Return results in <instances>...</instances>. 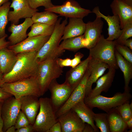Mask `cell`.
Listing matches in <instances>:
<instances>
[{
    "label": "cell",
    "mask_w": 132,
    "mask_h": 132,
    "mask_svg": "<svg viewBox=\"0 0 132 132\" xmlns=\"http://www.w3.org/2000/svg\"><path fill=\"white\" fill-rule=\"evenodd\" d=\"M36 53L33 52L17 54L15 64L10 72L3 75L0 84L35 77L39 65L35 58Z\"/></svg>",
    "instance_id": "cell-1"
},
{
    "label": "cell",
    "mask_w": 132,
    "mask_h": 132,
    "mask_svg": "<svg viewBox=\"0 0 132 132\" xmlns=\"http://www.w3.org/2000/svg\"><path fill=\"white\" fill-rule=\"evenodd\" d=\"M62 19L61 18L58 19L53 33L49 39L37 52L35 58L39 64L47 59H57L65 52V50L60 49V43L67 21V18H66L61 23Z\"/></svg>",
    "instance_id": "cell-2"
},
{
    "label": "cell",
    "mask_w": 132,
    "mask_h": 132,
    "mask_svg": "<svg viewBox=\"0 0 132 132\" xmlns=\"http://www.w3.org/2000/svg\"><path fill=\"white\" fill-rule=\"evenodd\" d=\"M56 59H47L39 64L35 77L39 86L41 96L48 90L51 82L62 75L63 68L57 64Z\"/></svg>",
    "instance_id": "cell-3"
},
{
    "label": "cell",
    "mask_w": 132,
    "mask_h": 132,
    "mask_svg": "<svg viewBox=\"0 0 132 132\" xmlns=\"http://www.w3.org/2000/svg\"><path fill=\"white\" fill-rule=\"evenodd\" d=\"M0 87L17 99L27 95H33L38 98L41 96L39 84L34 77L14 82L4 83L0 84Z\"/></svg>",
    "instance_id": "cell-4"
},
{
    "label": "cell",
    "mask_w": 132,
    "mask_h": 132,
    "mask_svg": "<svg viewBox=\"0 0 132 132\" xmlns=\"http://www.w3.org/2000/svg\"><path fill=\"white\" fill-rule=\"evenodd\" d=\"M39 99V110L33 125L34 132H47L58 121L57 118L50 98H41Z\"/></svg>",
    "instance_id": "cell-5"
},
{
    "label": "cell",
    "mask_w": 132,
    "mask_h": 132,
    "mask_svg": "<svg viewBox=\"0 0 132 132\" xmlns=\"http://www.w3.org/2000/svg\"><path fill=\"white\" fill-rule=\"evenodd\" d=\"M115 41H110L101 36L95 45L89 49V55L108 64L110 67L116 69L118 68L115 55Z\"/></svg>",
    "instance_id": "cell-6"
},
{
    "label": "cell",
    "mask_w": 132,
    "mask_h": 132,
    "mask_svg": "<svg viewBox=\"0 0 132 132\" xmlns=\"http://www.w3.org/2000/svg\"><path fill=\"white\" fill-rule=\"evenodd\" d=\"M129 93L118 92L112 97H108L99 95L92 98L85 97L84 100L85 104L91 109L97 108L106 112L127 102L132 98Z\"/></svg>",
    "instance_id": "cell-7"
},
{
    "label": "cell",
    "mask_w": 132,
    "mask_h": 132,
    "mask_svg": "<svg viewBox=\"0 0 132 132\" xmlns=\"http://www.w3.org/2000/svg\"><path fill=\"white\" fill-rule=\"evenodd\" d=\"M58 14L66 18H78L83 19L92 11L89 10L82 8L74 0H67L61 5H54L44 10Z\"/></svg>",
    "instance_id": "cell-8"
},
{
    "label": "cell",
    "mask_w": 132,
    "mask_h": 132,
    "mask_svg": "<svg viewBox=\"0 0 132 132\" xmlns=\"http://www.w3.org/2000/svg\"><path fill=\"white\" fill-rule=\"evenodd\" d=\"M48 89L51 93L50 100L56 113L66 101L74 90L66 82L59 84L56 79L51 82Z\"/></svg>",
    "instance_id": "cell-9"
},
{
    "label": "cell",
    "mask_w": 132,
    "mask_h": 132,
    "mask_svg": "<svg viewBox=\"0 0 132 132\" xmlns=\"http://www.w3.org/2000/svg\"><path fill=\"white\" fill-rule=\"evenodd\" d=\"M21 109L20 99L12 96L5 100L2 104L1 117L3 122V132L9 127L14 125L16 118Z\"/></svg>",
    "instance_id": "cell-10"
},
{
    "label": "cell",
    "mask_w": 132,
    "mask_h": 132,
    "mask_svg": "<svg viewBox=\"0 0 132 132\" xmlns=\"http://www.w3.org/2000/svg\"><path fill=\"white\" fill-rule=\"evenodd\" d=\"M10 7L13 11H9L8 14L9 22L11 24H18L20 19L31 18L38 10L32 8L27 0H12Z\"/></svg>",
    "instance_id": "cell-11"
},
{
    "label": "cell",
    "mask_w": 132,
    "mask_h": 132,
    "mask_svg": "<svg viewBox=\"0 0 132 132\" xmlns=\"http://www.w3.org/2000/svg\"><path fill=\"white\" fill-rule=\"evenodd\" d=\"M90 74L88 68L82 80L74 89L66 101L56 113L57 118L71 110L75 104L84 99L85 96L87 82Z\"/></svg>",
    "instance_id": "cell-12"
},
{
    "label": "cell",
    "mask_w": 132,
    "mask_h": 132,
    "mask_svg": "<svg viewBox=\"0 0 132 132\" xmlns=\"http://www.w3.org/2000/svg\"><path fill=\"white\" fill-rule=\"evenodd\" d=\"M50 36L39 35L28 37L25 39L8 48L16 54L33 52H38L48 41Z\"/></svg>",
    "instance_id": "cell-13"
},
{
    "label": "cell",
    "mask_w": 132,
    "mask_h": 132,
    "mask_svg": "<svg viewBox=\"0 0 132 132\" xmlns=\"http://www.w3.org/2000/svg\"><path fill=\"white\" fill-rule=\"evenodd\" d=\"M62 132H83L85 123L72 109L57 118Z\"/></svg>",
    "instance_id": "cell-14"
},
{
    "label": "cell",
    "mask_w": 132,
    "mask_h": 132,
    "mask_svg": "<svg viewBox=\"0 0 132 132\" xmlns=\"http://www.w3.org/2000/svg\"><path fill=\"white\" fill-rule=\"evenodd\" d=\"M101 18L96 17L93 21L88 22L86 24L83 34L88 42L87 49H89L94 46L101 36L104 24Z\"/></svg>",
    "instance_id": "cell-15"
},
{
    "label": "cell",
    "mask_w": 132,
    "mask_h": 132,
    "mask_svg": "<svg viewBox=\"0 0 132 132\" xmlns=\"http://www.w3.org/2000/svg\"><path fill=\"white\" fill-rule=\"evenodd\" d=\"M109 67L106 63L91 58L88 67L90 74L87 82L85 97L88 96L91 90L93 84L96 82Z\"/></svg>",
    "instance_id": "cell-16"
},
{
    "label": "cell",
    "mask_w": 132,
    "mask_h": 132,
    "mask_svg": "<svg viewBox=\"0 0 132 132\" xmlns=\"http://www.w3.org/2000/svg\"><path fill=\"white\" fill-rule=\"evenodd\" d=\"M33 23L30 18H25L23 22L19 25L11 24L8 29L11 33L8 38L9 46L15 45L25 39L28 36L27 31Z\"/></svg>",
    "instance_id": "cell-17"
},
{
    "label": "cell",
    "mask_w": 132,
    "mask_h": 132,
    "mask_svg": "<svg viewBox=\"0 0 132 132\" xmlns=\"http://www.w3.org/2000/svg\"><path fill=\"white\" fill-rule=\"evenodd\" d=\"M21 109L25 115L30 123L33 125L40 107L38 97L33 95L22 96L20 99Z\"/></svg>",
    "instance_id": "cell-18"
},
{
    "label": "cell",
    "mask_w": 132,
    "mask_h": 132,
    "mask_svg": "<svg viewBox=\"0 0 132 132\" xmlns=\"http://www.w3.org/2000/svg\"><path fill=\"white\" fill-rule=\"evenodd\" d=\"M92 12L94 13L96 17L104 19L108 25V37L106 39L108 40L113 41L117 39L120 36L122 32L121 29L120 19L118 17L115 15L105 16L100 11L99 7H95Z\"/></svg>",
    "instance_id": "cell-19"
},
{
    "label": "cell",
    "mask_w": 132,
    "mask_h": 132,
    "mask_svg": "<svg viewBox=\"0 0 132 132\" xmlns=\"http://www.w3.org/2000/svg\"><path fill=\"white\" fill-rule=\"evenodd\" d=\"M110 6L113 15L119 18L121 29L127 23L132 22V6L120 0H113Z\"/></svg>",
    "instance_id": "cell-20"
},
{
    "label": "cell",
    "mask_w": 132,
    "mask_h": 132,
    "mask_svg": "<svg viewBox=\"0 0 132 132\" xmlns=\"http://www.w3.org/2000/svg\"><path fill=\"white\" fill-rule=\"evenodd\" d=\"M89 55L75 67L71 69L66 73L65 82L74 89L83 78L88 68L91 58Z\"/></svg>",
    "instance_id": "cell-21"
},
{
    "label": "cell",
    "mask_w": 132,
    "mask_h": 132,
    "mask_svg": "<svg viewBox=\"0 0 132 132\" xmlns=\"http://www.w3.org/2000/svg\"><path fill=\"white\" fill-rule=\"evenodd\" d=\"M107 73L102 75L97 80L96 87L91 90L87 97L92 98L100 95L102 92H107L111 87L113 80L116 69L110 67Z\"/></svg>",
    "instance_id": "cell-22"
},
{
    "label": "cell",
    "mask_w": 132,
    "mask_h": 132,
    "mask_svg": "<svg viewBox=\"0 0 132 132\" xmlns=\"http://www.w3.org/2000/svg\"><path fill=\"white\" fill-rule=\"evenodd\" d=\"M86 24L83 19L69 18V22L65 27L61 40L83 35L85 31Z\"/></svg>",
    "instance_id": "cell-23"
},
{
    "label": "cell",
    "mask_w": 132,
    "mask_h": 132,
    "mask_svg": "<svg viewBox=\"0 0 132 132\" xmlns=\"http://www.w3.org/2000/svg\"><path fill=\"white\" fill-rule=\"evenodd\" d=\"M84 99L75 104L71 109L77 113L83 122L90 125L95 132H99L98 128L94 123L93 119L94 112L92 109L85 104Z\"/></svg>",
    "instance_id": "cell-24"
},
{
    "label": "cell",
    "mask_w": 132,
    "mask_h": 132,
    "mask_svg": "<svg viewBox=\"0 0 132 132\" xmlns=\"http://www.w3.org/2000/svg\"><path fill=\"white\" fill-rule=\"evenodd\" d=\"M17 58V54L8 47L0 50V70L3 75L11 70Z\"/></svg>",
    "instance_id": "cell-25"
},
{
    "label": "cell",
    "mask_w": 132,
    "mask_h": 132,
    "mask_svg": "<svg viewBox=\"0 0 132 132\" xmlns=\"http://www.w3.org/2000/svg\"><path fill=\"white\" fill-rule=\"evenodd\" d=\"M115 55L117 65L122 72L124 80V92L129 93V85L132 78V64L124 59L115 49Z\"/></svg>",
    "instance_id": "cell-26"
},
{
    "label": "cell",
    "mask_w": 132,
    "mask_h": 132,
    "mask_svg": "<svg viewBox=\"0 0 132 132\" xmlns=\"http://www.w3.org/2000/svg\"><path fill=\"white\" fill-rule=\"evenodd\" d=\"M110 132H126L128 129L115 108L112 109L107 112Z\"/></svg>",
    "instance_id": "cell-27"
},
{
    "label": "cell",
    "mask_w": 132,
    "mask_h": 132,
    "mask_svg": "<svg viewBox=\"0 0 132 132\" xmlns=\"http://www.w3.org/2000/svg\"><path fill=\"white\" fill-rule=\"evenodd\" d=\"M63 40L60 44L61 50L76 52L81 48L87 47L88 42L84 34Z\"/></svg>",
    "instance_id": "cell-28"
},
{
    "label": "cell",
    "mask_w": 132,
    "mask_h": 132,
    "mask_svg": "<svg viewBox=\"0 0 132 132\" xmlns=\"http://www.w3.org/2000/svg\"><path fill=\"white\" fill-rule=\"evenodd\" d=\"M58 16L53 12L47 11L35 13L31 17L33 23H40L49 25H55Z\"/></svg>",
    "instance_id": "cell-29"
},
{
    "label": "cell",
    "mask_w": 132,
    "mask_h": 132,
    "mask_svg": "<svg viewBox=\"0 0 132 132\" xmlns=\"http://www.w3.org/2000/svg\"><path fill=\"white\" fill-rule=\"evenodd\" d=\"M55 25H49L40 23L33 24L31 30L27 34L28 37L39 35L50 36L54 31Z\"/></svg>",
    "instance_id": "cell-30"
},
{
    "label": "cell",
    "mask_w": 132,
    "mask_h": 132,
    "mask_svg": "<svg viewBox=\"0 0 132 132\" xmlns=\"http://www.w3.org/2000/svg\"><path fill=\"white\" fill-rule=\"evenodd\" d=\"M11 4L8 1L0 7V39L7 35L5 29L9 22L8 14Z\"/></svg>",
    "instance_id": "cell-31"
},
{
    "label": "cell",
    "mask_w": 132,
    "mask_h": 132,
    "mask_svg": "<svg viewBox=\"0 0 132 132\" xmlns=\"http://www.w3.org/2000/svg\"><path fill=\"white\" fill-rule=\"evenodd\" d=\"M93 119L96 126L100 130V132H110L107 113H94Z\"/></svg>",
    "instance_id": "cell-32"
},
{
    "label": "cell",
    "mask_w": 132,
    "mask_h": 132,
    "mask_svg": "<svg viewBox=\"0 0 132 132\" xmlns=\"http://www.w3.org/2000/svg\"><path fill=\"white\" fill-rule=\"evenodd\" d=\"M129 102H127L115 108L126 122L132 117V102L130 104Z\"/></svg>",
    "instance_id": "cell-33"
},
{
    "label": "cell",
    "mask_w": 132,
    "mask_h": 132,
    "mask_svg": "<svg viewBox=\"0 0 132 132\" xmlns=\"http://www.w3.org/2000/svg\"><path fill=\"white\" fill-rule=\"evenodd\" d=\"M121 29L122 32L121 35L115 40L116 44L120 45L132 37V22L127 23Z\"/></svg>",
    "instance_id": "cell-34"
},
{
    "label": "cell",
    "mask_w": 132,
    "mask_h": 132,
    "mask_svg": "<svg viewBox=\"0 0 132 132\" xmlns=\"http://www.w3.org/2000/svg\"><path fill=\"white\" fill-rule=\"evenodd\" d=\"M115 49L124 59L132 64V50L125 46L116 44Z\"/></svg>",
    "instance_id": "cell-35"
},
{
    "label": "cell",
    "mask_w": 132,
    "mask_h": 132,
    "mask_svg": "<svg viewBox=\"0 0 132 132\" xmlns=\"http://www.w3.org/2000/svg\"><path fill=\"white\" fill-rule=\"evenodd\" d=\"M30 6L33 9H37L40 6L44 7V10L53 6L51 0H27Z\"/></svg>",
    "instance_id": "cell-36"
},
{
    "label": "cell",
    "mask_w": 132,
    "mask_h": 132,
    "mask_svg": "<svg viewBox=\"0 0 132 132\" xmlns=\"http://www.w3.org/2000/svg\"><path fill=\"white\" fill-rule=\"evenodd\" d=\"M30 124L29 121L23 112L21 110L16 119L14 126L16 129Z\"/></svg>",
    "instance_id": "cell-37"
},
{
    "label": "cell",
    "mask_w": 132,
    "mask_h": 132,
    "mask_svg": "<svg viewBox=\"0 0 132 132\" xmlns=\"http://www.w3.org/2000/svg\"><path fill=\"white\" fill-rule=\"evenodd\" d=\"M84 56V55L80 52L76 53L74 58L71 59V67L73 68L79 65L81 61V59Z\"/></svg>",
    "instance_id": "cell-38"
},
{
    "label": "cell",
    "mask_w": 132,
    "mask_h": 132,
    "mask_svg": "<svg viewBox=\"0 0 132 132\" xmlns=\"http://www.w3.org/2000/svg\"><path fill=\"white\" fill-rule=\"evenodd\" d=\"M57 64L60 67L63 68L64 67H71V59L69 58L63 59L58 58L56 59Z\"/></svg>",
    "instance_id": "cell-39"
},
{
    "label": "cell",
    "mask_w": 132,
    "mask_h": 132,
    "mask_svg": "<svg viewBox=\"0 0 132 132\" xmlns=\"http://www.w3.org/2000/svg\"><path fill=\"white\" fill-rule=\"evenodd\" d=\"M13 96L10 93L4 91L0 87V103H3L8 98Z\"/></svg>",
    "instance_id": "cell-40"
},
{
    "label": "cell",
    "mask_w": 132,
    "mask_h": 132,
    "mask_svg": "<svg viewBox=\"0 0 132 132\" xmlns=\"http://www.w3.org/2000/svg\"><path fill=\"white\" fill-rule=\"evenodd\" d=\"M34 132L33 125L31 124L16 129L15 132Z\"/></svg>",
    "instance_id": "cell-41"
},
{
    "label": "cell",
    "mask_w": 132,
    "mask_h": 132,
    "mask_svg": "<svg viewBox=\"0 0 132 132\" xmlns=\"http://www.w3.org/2000/svg\"><path fill=\"white\" fill-rule=\"evenodd\" d=\"M47 132H62L61 126L59 122L58 121L53 124Z\"/></svg>",
    "instance_id": "cell-42"
},
{
    "label": "cell",
    "mask_w": 132,
    "mask_h": 132,
    "mask_svg": "<svg viewBox=\"0 0 132 132\" xmlns=\"http://www.w3.org/2000/svg\"><path fill=\"white\" fill-rule=\"evenodd\" d=\"M7 36L8 35L0 39V50L3 48L8 47L9 46V42L6 39Z\"/></svg>",
    "instance_id": "cell-43"
},
{
    "label": "cell",
    "mask_w": 132,
    "mask_h": 132,
    "mask_svg": "<svg viewBox=\"0 0 132 132\" xmlns=\"http://www.w3.org/2000/svg\"><path fill=\"white\" fill-rule=\"evenodd\" d=\"M121 45L125 46L132 50V39L129 38L124 41Z\"/></svg>",
    "instance_id": "cell-44"
},
{
    "label": "cell",
    "mask_w": 132,
    "mask_h": 132,
    "mask_svg": "<svg viewBox=\"0 0 132 132\" xmlns=\"http://www.w3.org/2000/svg\"><path fill=\"white\" fill-rule=\"evenodd\" d=\"M83 132H95L92 127L89 124L85 123Z\"/></svg>",
    "instance_id": "cell-45"
},
{
    "label": "cell",
    "mask_w": 132,
    "mask_h": 132,
    "mask_svg": "<svg viewBox=\"0 0 132 132\" xmlns=\"http://www.w3.org/2000/svg\"><path fill=\"white\" fill-rule=\"evenodd\" d=\"M3 103H0V132H3V122L1 115V107Z\"/></svg>",
    "instance_id": "cell-46"
},
{
    "label": "cell",
    "mask_w": 132,
    "mask_h": 132,
    "mask_svg": "<svg viewBox=\"0 0 132 132\" xmlns=\"http://www.w3.org/2000/svg\"><path fill=\"white\" fill-rule=\"evenodd\" d=\"M126 123L129 129H132V117L126 122Z\"/></svg>",
    "instance_id": "cell-47"
},
{
    "label": "cell",
    "mask_w": 132,
    "mask_h": 132,
    "mask_svg": "<svg viewBox=\"0 0 132 132\" xmlns=\"http://www.w3.org/2000/svg\"><path fill=\"white\" fill-rule=\"evenodd\" d=\"M16 129L14 125H12L9 127L7 130L6 132H15Z\"/></svg>",
    "instance_id": "cell-48"
},
{
    "label": "cell",
    "mask_w": 132,
    "mask_h": 132,
    "mask_svg": "<svg viewBox=\"0 0 132 132\" xmlns=\"http://www.w3.org/2000/svg\"><path fill=\"white\" fill-rule=\"evenodd\" d=\"M129 5L132 6V0H120Z\"/></svg>",
    "instance_id": "cell-49"
},
{
    "label": "cell",
    "mask_w": 132,
    "mask_h": 132,
    "mask_svg": "<svg viewBox=\"0 0 132 132\" xmlns=\"http://www.w3.org/2000/svg\"><path fill=\"white\" fill-rule=\"evenodd\" d=\"M10 0H0V7Z\"/></svg>",
    "instance_id": "cell-50"
},
{
    "label": "cell",
    "mask_w": 132,
    "mask_h": 132,
    "mask_svg": "<svg viewBox=\"0 0 132 132\" xmlns=\"http://www.w3.org/2000/svg\"><path fill=\"white\" fill-rule=\"evenodd\" d=\"M3 74L0 70V84L3 78Z\"/></svg>",
    "instance_id": "cell-51"
}]
</instances>
